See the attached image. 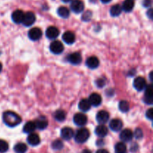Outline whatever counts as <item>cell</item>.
<instances>
[{
	"instance_id": "8d00e7d4",
	"label": "cell",
	"mask_w": 153,
	"mask_h": 153,
	"mask_svg": "<svg viewBox=\"0 0 153 153\" xmlns=\"http://www.w3.org/2000/svg\"><path fill=\"white\" fill-rule=\"evenodd\" d=\"M146 116L148 119L152 120L153 118V110L152 108H150V109L148 110L146 112Z\"/></svg>"
},
{
	"instance_id": "d4e9b609",
	"label": "cell",
	"mask_w": 153,
	"mask_h": 153,
	"mask_svg": "<svg viewBox=\"0 0 153 153\" xmlns=\"http://www.w3.org/2000/svg\"><path fill=\"white\" fill-rule=\"evenodd\" d=\"M134 6V0H125L121 7H122V10H123L125 12H130L133 10Z\"/></svg>"
},
{
	"instance_id": "30bf717a",
	"label": "cell",
	"mask_w": 153,
	"mask_h": 153,
	"mask_svg": "<svg viewBox=\"0 0 153 153\" xmlns=\"http://www.w3.org/2000/svg\"><path fill=\"white\" fill-rule=\"evenodd\" d=\"M67 60L70 63L74 65H77L82 62V56L79 52H73L67 56Z\"/></svg>"
},
{
	"instance_id": "7c38bea8",
	"label": "cell",
	"mask_w": 153,
	"mask_h": 153,
	"mask_svg": "<svg viewBox=\"0 0 153 153\" xmlns=\"http://www.w3.org/2000/svg\"><path fill=\"white\" fill-rule=\"evenodd\" d=\"M34 122H35L36 128L39 130H44L48 126L47 118L44 116H40Z\"/></svg>"
},
{
	"instance_id": "b9f144b4",
	"label": "cell",
	"mask_w": 153,
	"mask_h": 153,
	"mask_svg": "<svg viewBox=\"0 0 153 153\" xmlns=\"http://www.w3.org/2000/svg\"><path fill=\"white\" fill-rule=\"evenodd\" d=\"M81 153H92L89 149H84Z\"/></svg>"
},
{
	"instance_id": "1f68e13d",
	"label": "cell",
	"mask_w": 153,
	"mask_h": 153,
	"mask_svg": "<svg viewBox=\"0 0 153 153\" xmlns=\"http://www.w3.org/2000/svg\"><path fill=\"white\" fill-rule=\"evenodd\" d=\"M64 147V143L60 140H55L52 142V148L55 150H61Z\"/></svg>"
},
{
	"instance_id": "5b68a950",
	"label": "cell",
	"mask_w": 153,
	"mask_h": 153,
	"mask_svg": "<svg viewBox=\"0 0 153 153\" xmlns=\"http://www.w3.org/2000/svg\"><path fill=\"white\" fill-rule=\"evenodd\" d=\"M143 100L146 104L152 105L153 103V88L152 84L146 86L145 88V94L143 97Z\"/></svg>"
},
{
	"instance_id": "2e32d148",
	"label": "cell",
	"mask_w": 153,
	"mask_h": 153,
	"mask_svg": "<svg viewBox=\"0 0 153 153\" xmlns=\"http://www.w3.org/2000/svg\"><path fill=\"white\" fill-rule=\"evenodd\" d=\"M61 136L65 140H69L74 136V131L70 127H64L61 130Z\"/></svg>"
},
{
	"instance_id": "ac0fdd59",
	"label": "cell",
	"mask_w": 153,
	"mask_h": 153,
	"mask_svg": "<svg viewBox=\"0 0 153 153\" xmlns=\"http://www.w3.org/2000/svg\"><path fill=\"white\" fill-rule=\"evenodd\" d=\"M24 12L21 10H16L13 12L11 15L12 20L13 21V22L16 24L22 23V20L24 17Z\"/></svg>"
},
{
	"instance_id": "d590c367",
	"label": "cell",
	"mask_w": 153,
	"mask_h": 153,
	"mask_svg": "<svg viewBox=\"0 0 153 153\" xmlns=\"http://www.w3.org/2000/svg\"><path fill=\"white\" fill-rule=\"evenodd\" d=\"M96 84L99 88H102L105 85V80L103 78H99L96 80Z\"/></svg>"
},
{
	"instance_id": "4fadbf2b",
	"label": "cell",
	"mask_w": 153,
	"mask_h": 153,
	"mask_svg": "<svg viewBox=\"0 0 153 153\" xmlns=\"http://www.w3.org/2000/svg\"><path fill=\"white\" fill-rule=\"evenodd\" d=\"M120 138L123 142H130L133 138V132L130 129H124L121 131Z\"/></svg>"
},
{
	"instance_id": "7a4b0ae2",
	"label": "cell",
	"mask_w": 153,
	"mask_h": 153,
	"mask_svg": "<svg viewBox=\"0 0 153 153\" xmlns=\"http://www.w3.org/2000/svg\"><path fill=\"white\" fill-rule=\"evenodd\" d=\"M90 136V131L85 128L79 129L74 135L75 141L78 143H84L88 140Z\"/></svg>"
},
{
	"instance_id": "7bdbcfd3",
	"label": "cell",
	"mask_w": 153,
	"mask_h": 153,
	"mask_svg": "<svg viewBox=\"0 0 153 153\" xmlns=\"http://www.w3.org/2000/svg\"><path fill=\"white\" fill-rule=\"evenodd\" d=\"M111 1V0H101L102 2L105 3V4H106V3H109Z\"/></svg>"
},
{
	"instance_id": "7402d4cb",
	"label": "cell",
	"mask_w": 153,
	"mask_h": 153,
	"mask_svg": "<svg viewBox=\"0 0 153 153\" xmlns=\"http://www.w3.org/2000/svg\"><path fill=\"white\" fill-rule=\"evenodd\" d=\"M86 65L91 69H96L100 65V61L97 56H91L87 59Z\"/></svg>"
},
{
	"instance_id": "8fae6325",
	"label": "cell",
	"mask_w": 153,
	"mask_h": 153,
	"mask_svg": "<svg viewBox=\"0 0 153 153\" xmlns=\"http://www.w3.org/2000/svg\"><path fill=\"white\" fill-rule=\"evenodd\" d=\"M59 34V29L55 26L48 27V28L46 31V36L49 39H51V40H53V39H55L56 38H58Z\"/></svg>"
},
{
	"instance_id": "603a6c76",
	"label": "cell",
	"mask_w": 153,
	"mask_h": 153,
	"mask_svg": "<svg viewBox=\"0 0 153 153\" xmlns=\"http://www.w3.org/2000/svg\"><path fill=\"white\" fill-rule=\"evenodd\" d=\"M37 128H36V124L35 122L33 121H28L24 124L23 126V131L26 134H31L34 132L35 129Z\"/></svg>"
},
{
	"instance_id": "f1b7e54d",
	"label": "cell",
	"mask_w": 153,
	"mask_h": 153,
	"mask_svg": "<svg viewBox=\"0 0 153 153\" xmlns=\"http://www.w3.org/2000/svg\"><path fill=\"white\" fill-rule=\"evenodd\" d=\"M66 116H67V114L66 112L63 110H58L55 111V114H54V117H55V120L58 122H63L65 120Z\"/></svg>"
},
{
	"instance_id": "d6a6232c",
	"label": "cell",
	"mask_w": 153,
	"mask_h": 153,
	"mask_svg": "<svg viewBox=\"0 0 153 153\" xmlns=\"http://www.w3.org/2000/svg\"><path fill=\"white\" fill-rule=\"evenodd\" d=\"M8 143L5 140H0V152L4 153L8 150Z\"/></svg>"
},
{
	"instance_id": "f35d334b",
	"label": "cell",
	"mask_w": 153,
	"mask_h": 153,
	"mask_svg": "<svg viewBox=\"0 0 153 153\" xmlns=\"http://www.w3.org/2000/svg\"><path fill=\"white\" fill-rule=\"evenodd\" d=\"M147 16H149V18H150V19H152V16H153V10H152V8H150L149 9V10H148L147 11Z\"/></svg>"
},
{
	"instance_id": "d6986e66",
	"label": "cell",
	"mask_w": 153,
	"mask_h": 153,
	"mask_svg": "<svg viewBox=\"0 0 153 153\" xmlns=\"http://www.w3.org/2000/svg\"><path fill=\"white\" fill-rule=\"evenodd\" d=\"M109 127L113 131H119L123 128V122L119 118H114L109 123Z\"/></svg>"
},
{
	"instance_id": "60d3db41",
	"label": "cell",
	"mask_w": 153,
	"mask_h": 153,
	"mask_svg": "<svg viewBox=\"0 0 153 153\" xmlns=\"http://www.w3.org/2000/svg\"><path fill=\"white\" fill-rule=\"evenodd\" d=\"M104 144V142H103V140H97V145L99 146H102Z\"/></svg>"
},
{
	"instance_id": "6da1fadb",
	"label": "cell",
	"mask_w": 153,
	"mask_h": 153,
	"mask_svg": "<svg viewBox=\"0 0 153 153\" xmlns=\"http://www.w3.org/2000/svg\"><path fill=\"white\" fill-rule=\"evenodd\" d=\"M2 118L4 124L11 128L18 125L22 122L21 117L17 113L13 112V111H6V112H4L3 113Z\"/></svg>"
},
{
	"instance_id": "484cf974",
	"label": "cell",
	"mask_w": 153,
	"mask_h": 153,
	"mask_svg": "<svg viewBox=\"0 0 153 153\" xmlns=\"http://www.w3.org/2000/svg\"><path fill=\"white\" fill-rule=\"evenodd\" d=\"M57 13H58V16H61V18H68L70 16V10L64 6H61L60 8H58V9L57 10Z\"/></svg>"
},
{
	"instance_id": "e575fe53",
	"label": "cell",
	"mask_w": 153,
	"mask_h": 153,
	"mask_svg": "<svg viewBox=\"0 0 153 153\" xmlns=\"http://www.w3.org/2000/svg\"><path fill=\"white\" fill-rule=\"evenodd\" d=\"M133 137H135L137 140L141 139L143 137V130L140 128H136L133 133Z\"/></svg>"
},
{
	"instance_id": "f546056e",
	"label": "cell",
	"mask_w": 153,
	"mask_h": 153,
	"mask_svg": "<svg viewBox=\"0 0 153 153\" xmlns=\"http://www.w3.org/2000/svg\"><path fill=\"white\" fill-rule=\"evenodd\" d=\"M115 153H127V147L124 142H120L115 145Z\"/></svg>"
},
{
	"instance_id": "ee69618b",
	"label": "cell",
	"mask_w": 153,
	"mask_h": 153,
	"mask_svg": "<svg viewBox=\"0 0 153 153\" xmlns=\"http://www.w3.org/2000/svg\"><path fill=\"white\" fill-rule=\"evenodd\" d=\"M62 2H64L65 3H68V2H72L73 0H61Z\"/></svg>"
},
{
	"instance_id": "cb8c5ba5",
	"label": "cell",
	"mask_w": 153,
	"mask_h": 153,
	"mask_svg": "<svg viewBox=\"0 0 153 153\" xmlns=\"http://www.w3.org/2000/svg\"><path fill=\"white\" fill-rule=\"evenodd\" d=\"M91 104L89 102V100H88V99L83 98L79 101V108L82 112H87V111H88L91 109Z\"/></svg>"
},
{
	"instance_id": "f6af8a7d",
	"label": "cell",
	"mask_w": 153,
	"mask_h": 153,
	"mask_svg": "<svg viewBox=\"0 0 153 153\" xmlns=\"http://www.w3.org/2000/svg\"><path fill=\"white\" fill-rule=\"evenodd\" d=\"M1 70H2V64H1V63L0 62V72L1 71Z\"/></svg>"
},
{
	"instance_id": "4dcf8cb0",
	"label": "cell",
	"mask_w": 153,
	"mask_h": 153,
	"mask_svg": "<svg viewBox=\"0 0 153 153\" xmlns=\"http://www.w3.org/2000/svg\"><path fill=\"white\" fill-rule=\"evenodd\" d=\"M119 109L121 112H127L130 109V105L127 100H123L119 103Z\"/></svg>"
},
{
	"instance_id": "74e56055",
	"label": "cell",
	"mask_w": 153,
	"mask_h": 153,
	"mask_svg": "<svg viewBox=\"0 0 153 153\" xmlns=\"http://www.w3.org/2000/svg\"><path fill=\"white\" fill-rule=\"evenodd\" d=\"M152 4V0H143V5L145 8H149L150 7Z\"/></svg>"
},
{
	"instance_id": "9c48e42d",
	"label": "cell",
	"mask_w": 153,
	"mask_h": 153,
	"mask_svg": "<svg viewBox=\"0 0 153 153\" xmlns=\"http://www.w3.org/2000/svg\"><path fill=\"white\" fill-rule=\"evenodd\" d=\"M28 36L30 40H34V41L39 40L42 37L41 29L37 27H34L28 31Z\"/></svg>"
},
{
	"instance_id": "ffe728a7",
	"label": "cell",
	"mask_w": 153,
	"mask_h": 153,
	"mask_svg": "<svg viewBox=\"0 0 153 153\" xmlns=\"http://www.w3.org/2000/svg\"><path fill=\"white\" fill-rule=\"evenodd\" d=\"M62 39L67 44H72L76 40V35L71 31H67L63 34Z\"/></svg>"
},
{
	"instance_id": "277c9868",
	"label": "cell",
	"mask_w": 153,
	"mask_h": 153,
	"mask_svg": "<svg viewBox=\"0 0 153 153\" xmlns=\"http://www.w3.org/2000/svg\"><path fill=\"white\" fill-rule=\"evenodd\" d=\"M36 20V16L33 12L28 11L24 14V17L22 20V23L25 26H31L34 23Z\"/></svg>"
},
{
	"instance_id": "4316f807",
	"label": "cell",
	"mask_w": 153,
	"mask_h": 153,
	"mask_svg": "<svg viewBox=\"0 0 153 153\" xmlns=\"http://www.w3.org/2000/svg\"><path fill=\"white\" fill-rule=\"evenodd\" d=\"M27 149L28 148H27L26 144L23 142H18L13 147V150L16 153H25Z\"/></svg>"
},
{
	"instance_id": "3957f363",
	"label": "cell",
	"mask_w": 153,
	"mask_h": 153,
	"mask_svg": "<svg viewBox=\"0 0 153 153\" xmlns=\"http://www.w3.org/2000/svg\"><path fill=\"white\" fill-rule=\"evenodd\" d=\"M49 50H50L51 52L54 54H61V52L64 51V47L62 42L60 41V40H53V41L50 44Z\"/></svg>"
},
{
	"instance_id": "44dd1931",
	"label": "cell",
	"mask_w": 153,
	"mask_h": 153,
	"mask_svg": "<svg viewBox=\"0 0 153 153\" xmlns=\"http://www.w3.org/2000/svg\"><path fill=\"white\" fill-rule=\"evenodd\" d=\"M108 128L105 124H99L95 129V134L100 138H103L108 134Z\"/></svg>"
},
{
	"instance_id": "ab89813d",
	"label": "cell",
	"mask_w": 153,
	"mask_h": 153,
	"mask_svg": "<svg viewBox=\"0 0 153 153\" xmlns=\"http://www.w3.org/2000/svg\"><path fill=\"white\" fill-rule=\"evenodd\" d=\"M96 153H109L108 151L106 149H104V148H100V149L97 150Z\"/></svg>"
},
{
	"instance_id": "83f0119b",
	"label": "cell",
	"mask_w": 153,
	"mask_h": 153,
	"mask_svg": "<svg viewBox=\"0 0 153 153\" xmlns=\"http://www.w3.org/2000/svg\"><path fill=\"white\" fill-rule=\"evenodd\" d=\"M122 7L120 4H117L112 6L110 9V14L112 16H118L122 13Z\"/></svg>"
},
{
	"instance_id": "8992f818",
	"label": "cell",
	"mask_w": 153,
	"mask_h": 153,
	"mask_svg": "<svg viewBox=\"0 0 153 153\" xmlns=\"http://www.w3.org/2000/svg\"><path fill=\"white\" fill-rule=\"evenodd\" d=\"M70 8L74 13H82L85 8V4L82 0H73L70 4Z\"/></svg>"
},
{
	"instance_id": "836d02e7",
	"label": "cell",
	"mask_w": 153,
	"mask_h": 153,
	"mask_svg": "<svg viewBox=\"0 0 153 153\" xmlns=\"http://www.w3.org/2000/svg\"><path fill=\"white\" fill-rule=\"evenodd\" d=\"M91 17H92V12L91 10H88V11H85L83 14V15L82 16V19L83 21L88 22V21L91 20Z\"/></svg>"
},
{
	"instance_id": "52a82bcc",
	"label": "cell",
	"mask_w": 153,
	"mask_h": 153,
	"mask_svg": "<svg viewBox=\"0 0 153 153\" xmlns=\"http://www.w3.org/2000/svg\"><path fill=\"white\" fill-rule=\"evenodd\" d=\"M73 122L76 125L84 126L88 122V117L85 114L82 113V112H79L73 116Z\"/></svg>"
},
{
	"instance_id": "ba28073f",
	"label": "cell",
	"mask_w": 153,
	"mask_h": 153,
	"mask_svg": "<svg viewBox=\"0 0 153 153\" xmlns=\"http://www.w3.org/2000/svg\"><path fill=\"white\" fill-rule=\"evenodd\" d=\"M133 86H134V88L137 91L140 92L142 90L145 89L146 86V81L145 78L143 76H137L134 80V82H133Z\"/></svg>"
},
{
	"instance_id": "9a60e30c",
	"label": "cell",
	"mask_w": 153,
	"mask_h": 153,
	"mask_svg": "<svg viewBox=\"0 0 153 153\" xmlns=\"http://www.w3.org/2000/svg\"><path fill=\"white\" fill-rule=\"evenodd\" d=\"M27 142L29 145L32 146H35L40 144V138L37 134H35L34 132L28 134V137H27Z\"/></svg>"
},
{
	"instance_id": "e0dca14e",
	"label": "cell",
	"mask_w": 153,
	"mask_h": 153,
	"mask_svg": "<svg viewBox=\"0 0 153 153\" xmlns=\"http://www.w3.org/2000/svg\"><path fill=\"white\" fill-rule=\"evenodd\" d=\"M109 119V113L105 110H100L97 114V121L100 124H105Z\"/></svg>"
},
{
	"instance_id": "5bb4252c",
	"label": "cell",
	"mask_w": 153,
	"mask_h": 153,
	"mask_svg": "<svg viewBox=\"0 0 153 153\" xmlns=\"http://www.w3.org/2000/svg\"><path fill=\"white\" fill-rule=\"evenodd\" d=\"M102 97L100 94L98 93H92V94L90 95L89 99V102L91 103V106H98L101 104L102 103Z\"/></svg>"
}]
</instances>
